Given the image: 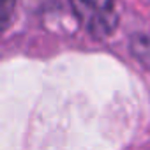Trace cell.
I'll return each instance as SVG.
<instances>
[{
    "instance_id": "cell-1",
    "label": "cell",
    "mask_w": 150,
    "mask_h": 150,
    "mask_svg": "<svg viewBox=\"0 0 150 150\" xmlns=\"http://www.w3.org/2000/svg\"><path fill=\"white\" fill-rule=\"evenodd\" d=\"M74 16L94 39L110 37L118 25L115 0H69Z\"/></svg>"
},
{
    "instance_id": "cell-2",
    "label": "cell",
    "mask_w": 150,
    "mask_h": 150,
    "mask_svg": "<svg viewBox=\"0 0 150 150\" xmlns=\"http://www.w3.org/2000/svg\"><path fill=\"white\" fill-rule=\"evenodd\" d=\"M131 53L145 65L150 67V35L136 34L131 39Z\"/></svg>"
},
{
    "instance_id": "cell-3",
    "label": "cell",
    "mask_w": 150,
    "mask_h": 150,
    "mask_svg": "<svg viewBox=\"0 0 150 150\" xmlns=\"http://www.w3.org/2000/svg\"><path fill=\"white\" fill-rule=\"evenodd\" d=\"M14 6H16V0H2V23H4V30H7V27L11 25Z\"/></svg>"
}]
</instances>
